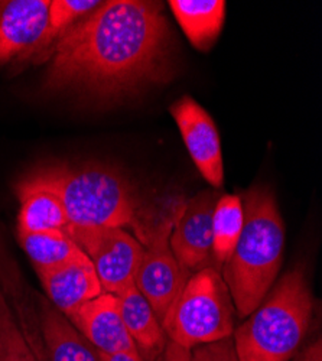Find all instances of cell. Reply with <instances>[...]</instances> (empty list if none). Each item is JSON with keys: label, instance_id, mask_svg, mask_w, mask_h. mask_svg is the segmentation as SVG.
<instances>
[{"label": "cell", "instance_id": "cell-8", "mask_svg": "<svg viewBox=\"0 0 322 361\" xmlns=\"http://www.w3.org/2000/svg\"><path fill=\"white\" fill-rule=\"evenodd\" d=\"M51 0L0 2V66L44 59Z\"/></svg>", "mask_w": 322, "mask_h": 361}, {"label": "cell", "instance_id": "cell-7", "mask_svg": "<svg viewBox=\"0 0 322 361\" xmlns=\"http://www.w3.org/2000/svg\"><path fill=\"white\" fill-rule=\"evenodd\" d=\"M173 214L175 208L171 216L163 217L152 230H146L144 252L135 276L136 288L148 299L159 321L191 276L178 263L169 245Z\"/></svg>", "mask_w": 322, "mask_h": 361}, {"label": "cell", "instance_id": "cell-14", "mask_svg": "<svg viewBox=\"0 0 322 361\" xmlns=\"http://www.w3.org/2000/svg\"><path fill=\"white\" fill-rule=\"evenodd\" d=\"M39 324L48 361H101L100 353L78 333L70 319L44 300Z\"/></svg>", "mask_w": 322, "mask_h": 361}, {"label": "cell", "instance_id": "cell-16", "mask_svg": "<svg viewBox=\"0 0 322 361\" xmlns=\"http://www.w3.org/2000/svg\"><path fill=\"white\" fill-rule=\"evenodd\" d=\"M20 209L18 216V233L67 231L70 221L63 202L48 190L26 185L16 187Z\"/></svg>", "mask_w": 322, "mask_h": 361}, {"label": "cell", "instance_id": "cell-15", "mask_svg": "<svg viewBox=\"0 0 322 361\" xmlns=\"http://www.w3.org/2000/svg\"><path fill=\"white\" fill-rule=\"evenodd\" d=\"M169 6L190 42L199 51L210 49L224 23V0H171Z\"/></svg>", "mask_w": 322, "mask_h": 361}, {"label": "cell", "instance_id": "cell-24", "mask_svg": "<svg viewBox=\"0 0 322 361\" xmlns=\"http://www.w3.org/2000/svg\"><path fill=\"white\" fill-rule=\"evenodd\" d=\"M100 355H101V361H143V358L137 351H130V350L117 351L111 354L100 353Z\"/></svg>", "mask_w": 322, "mask_h": 361}, {"label": "cell", "instance_id": "cell-5", "mask_svg": "<svg viewBox=\"0 0 322 361\" xmlns=\"http://www.w3.org/2000/svg\"><path fill=\"white\" fill-rule=\"evenodd\" d=\"M234 305L214 267L192 274L161 324L169 341L188 350L228 338L234 333Z\"/></svg>", "mask_w": 322, "mask_h": 361}, {"label": "cell", "instance_id": "cell-18", "mask_svg": "<svg viewBox=\"0 0 322 361\" xmlns=\"http://www.w3.org/2000/svg\"><path fill=\"white\" fill-rule=\"evenodd\" d=\"M244 213L239 195L218 197L213 214V256L223 266L236 247L243 230Z\"/></svg>", "mask_w": 322, "mask_h": 361}, {"label": "cell", "instance_id": "cell-4", "mask_svg": "<svg viewBox=\"0 0 322 361\" xmlns=\"http://www.w3.org/2000/svg\"><path fill=\"white\" fill-rule=\"evenodd\" d=\"M314 298L299 269L286 274L233 333L239 361H290L311 324Z\"/></svg>", "mask_w": 322, "mask_h": 361}, {"label": "cell", "instance_id": "cell-13", "mask_svg": "<svg viewBox=\"0 0 322 361\" xmlns=\"http://www.w3.org/2000/svg\"><path fill=\"white\" fill-rule=\"evenodd\" d=\"M129 334L143 361H155L168 340L159 318L135 283L116 295Z\"/></svg>", "mask_w": 322, "mask_h": 361}, {"label": "cell", "instance_id": "cell-22", "mask_svg": "<svg viewBox=\"0 0 322 361\" xmlns=\"http://www.w3.org/2000/svg\"><path fill=\"white\" fill-rule=\"evenodd\" d=\"M155 361H191V350L173 341H168Z\"/></svg>", "mask_w": 322, "mask_h": 361}, {"label": "cell", "instance_id": "cell-20", "mask_svg": "<svg viewBox=\"0 0 322 361\" xmlns=\"http://www.w3.org/2000/svg\"><path fill=\"white\" fill-rule=\"evenodd\" d=\"M0 361H38L4 293H0Z\"/></svg>", "mask_w": 322, "mask_h": 361}, {"label": "cell", "instance_id": "cell-10", "mask_svg": "<svg viewBox=\"0 0 322 361\" xmlns=\"http://www.w3.org/2000/svg\"><path fill=\"white\" fill-rule=\"evenodd\" d=\"M171 114L202 178L214 188H221L224 184L221 140L211 116L190 96L175 102Z\"/></svg>", "mask_w": 322, "mask_h": 361}, {"label": "cell", "instance_id": "cell-17", "mask_svg": "<svg viewBox=\"0 0 322 361\" xmlns=\"http://www.w3.org/2000/svg\"><path fill=\"white\" fill-rule=\"evenodd\" d=\"M18 234L20 246L34 263L37 272L60 266L82 252L67 231L54 230Z\"/></svg>", "mask_w": 322, "mask_h": 361}, {"label": "cell", "instance_id": "cell-12", "mask_svg": "<svg viewBox=\"0 0 322 361\" xmlns=\"http://www.w3.org/2000/svg\"><path fill=\"white\" fill-rule=\"evenodd\" d=\"M68 319L78 333L103 354L125 350L137 351L123 322L119 299L113 293L103 292L80 307Z\"/></svg>", "mask_w": 322, "mask_h": 361}, {"label": "cell", "instance_id": "cell-6", "mask_svg": "<svg viewBox=\"0 0 322 361\" xmlns=\"http://www.w3.org/2000/svg\"><path fill=\"white\" fill-rule=\"evenodd\" d=\"M67 233L94 266L101 288L117 295L135 283L144 246L120 227H73Z\"/></svg>", "mask_w": 322, "mask_h": 361}, {"label": "cell", "instance_id": "cell-2", "mask_svg": "<svg viewBox=\"0 0 322 361\" xmlns=\"http://www.w3.org/2000/svg\"><path fill=\"white\" fill-rule=\"evenodd\" d=\"M243 230L228 260L223 279L234 310L247 318L266 298L282 264L285 226L271 190L253 187L242 197Z\"/></svg>", "mask_w": 322, "mask_h": 361}, {"label": "cell", "instance_id": "cell-19", "mask_svg": "<svg viewBox=\"0 0 322 361\" xmlns=\"http://www.w3.org/2000/svg\"><path fill=\"white\" fill-rule=\"evenodd\" d=\"M100 5V0H51L47 54L44 59L48 58L55 44L60 41L71 27H74L84 18L93 13Z\"/></svg>", "mask_w": 322, "mask_h": 361}, {"label": "cell", "instance_id": "cell-1", "mask_svg": "<svg viewBox=\"0 0 322 361\" xmlns=\"http://www.w3.org/2000/svg\"><path fill=\"white\" fill-rule=\"evenodd\" d=\"M168 44L162 4L107 0L51 49L45 85L101 96L129 93L161 74Z\"/></svg>", "mask_w": 322, "mask_h": 361}, {"label": "cell", "instance_id": "cell-9", "mask_svg": "<svg viewBox=\"0 0 322 361\" xmlns=\"http://www.w3.org/2000/svg\"><path fill=\"white\" fill-rule=\"evenodd\" d=\"M217 200L216 192L206 191L175 207L169 245L190 275L206 269L213 253V214Z\"/></svg>", "mask_w": 322, "mask_h": 361}, {"label": "cell", "instance_id": "cell-21", "mask_svg": "<svg viewBox=\"0 0 322 361\" xmlns=\"http://www.w3.org/2000/svg\"><path fill=\"white\" fill-rule=\"evenodd\" d=\"M191 361H239L233 337L202 344L191 350Z\"/></svg>", "mask_w": 322, "mask_h": 361}, {"label": "cell", "instance_id": "cell-11", "mask_svg": "<svg viewBox=\"0 0 322 361\" xmlns=\"http://www.w3.org/2000/svg\"><path fill=\"white\" fill-rule=\"evenodd\" d=\"M37 274L51 304L67 318L104 292L92 260L84 252L60 266Z\"/></svg>", "mask_w": 322, "mask_h": 361}, {"label": "cell", "instance_id": "cell-23", "mask_svg": "<svg viewBox=\"0 0 322 361\" xmlns=\"http://www.w3.org/2000/svg\"><path fill=\"white\" fill-rule=\"evenodd\" d=\"M290 361H322V343L321 340L311 344L301 354L292 358Z\"/></svg>", "mask_w": 322, "mask_h": 361}, {"label": "cell", "instance_id": "cell-3", "mask_svg": "<svg viewBox=\"0 0 322 361\" xmlns=\"http://www.w3.org/2000/svg\"><path fill=\"white\" fill-rule=\"evenodd\" d=\"M20 183L55 194L73 227H137L139 198L129 180L101 166L55 165L37 169Z\"/></svg>", "mask_w": 322, "mask_h": 361}]
</instances>
